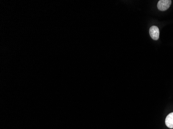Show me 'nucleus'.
I'll list each match as a JSON object with an SVG mask.
<instances>
[{
	"label": "nucleus",
	"mask_w": 173,
	"mask_h": 129,
	"mask_svg": "<svg viewBox=\"0 0 173 129\" xmlns=\"http://www.w3.org/2000/svg\"><path fill=\"white\" fill-rule=\"evenodd\" d=\"M166 126L169 128H173V112L169 114L165 119Z\"/></svg>",
	"instance_id": "7ed1b4c3"
},
{
	"label": "nucleus",
	"mask_w": 173,
	"mask_h": 129,
	"mask_svg": "<svg viewBox=\"0 0 173 129\" xmlns=\"http://www.w3.org/2000/svg\"><path fill=\"white\" fill-rule=\"evenodd\" d=\"M171 4V0H160L157 3V7L160 11H165L170 8Z\"/></svg>",
	"instance_id": "f257e3e1"
},
{
	"label": "nucleus",
	"mask_w": 173,
	"mask_h": 129,
	"mask_svg": "<svg viewBox=\"0 0 173 129\" xmlns=\"http://www.w3.org/2000/svg\"><path fill=\"white\" fill-rule=\"evenodd\" d=\"M149 34L151 38L154 40H159L160 36L159 29L157 26H153L149 29Z\"/></svg>",
	"instance_id": "f03ea898"
}]
</instances>
